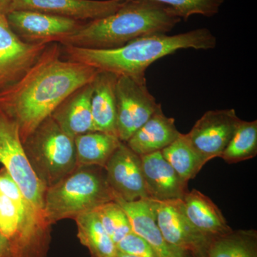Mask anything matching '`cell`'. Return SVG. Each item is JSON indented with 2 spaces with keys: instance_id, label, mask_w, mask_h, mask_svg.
Wrapping results in <instances>:
<instances>
[{
  "instance_id": "83f0119b",
  "label": "cell",
  "mask_w": 257,
  "mask_h": 257,
  "mask_svg": "<svg viewBox=\"0 0 257 257\" xmlns=\"http://www.w3.org/2000/svg\"><path fill=\"white\" fill-rule=\"evenodd\" d=\"M116 248L120 252L136 257H159L155 250L143 238L132 231L124 236L119 243Z\"/></svg>"
},
{
  "instance_id": "6da1fadb",
  "label": "cell",
  "mask_w": 257,
  "mask_h": 257,
  "mask_svg": "<svg viewBox=\"0 0 257 257\" xmlns=\"http://www.w3.org/2000/svg\"><path fill=\"white\" fill-rule=\"evenodd\" d=\"M98 72L64 60L62 45L49 44L18 82L0 91V109L16 121L23 143L67 96L92 82Z\"/></svg>"
},
{
  "instance_id": "ba28073f",
  "label": "cell",
  "mask_w": 257,
  "mask_h": 257,
  "mask_svg": "<svg viewBox=\"0 0 257 257\" xmlns=\"http://www.w3.org/2000/svg\"><path fill=\"white\" fill-rule=\"evenodd\" d=\"M116 133L123 143L136 133L160 107L147 81L118 76L116 84Z\"/></svg>"
},
{
  "instance_id": "f546056e",
  "label": "cell",
  "mask_w": 257,
  "mask_h": 257,
  "mask_svg": "<svg viewBox=\"0 0 257 257\" xmlns=\"http://www.w3.org/2000/svg\"><path fill=\"white\" fill-rule=\"evenodd\" d=\"M14 0H0V15H7L13 10Z\"/></svg>"
},
{
  "instance_id": "7c38bea8",
  "label": "cell",
  "mask_w": 257,
  "mask_h": 257,
  "mask_svg": "<svg viewBox=\"0 0 257 257\" xmlns=\"http://www.w3.org/2000/svg\"><path fill=\"white\" fill-rule=\"evenodd\" d=\"M47 45L23 41L10 28L6 15H0V91L18 82Z\"/></svg>"
},
{
  "instance_id": "30bf717a",
  "label": "cell",
  "mask_w": 257,
  "mask_h": 257,
  "mask_svg": "<svg viewBox=\"0 0 257 257\" xmlns=\"http://www.w3.org/2000/svg\"><path fill=\"white\" fill-rule=\"evenodd\" d=\"M10 28L23 41L29 44L60 43L80 28L77 21L33 10H13L6 15Z\"/></svg>"
},
{
  "instance_id": "5bb4252c",
  "label": "cell",
  "mask_w": 257,
  "mask_h": 257,
  "mask_svg": "<svg viewBox=\"0 0 257 257\" xmlns=\"http://www.w3.org/2000/svg\"><path fill=\"white\" fill-rule=\"evenodd\" d=\"M125 0H14L13 10L41 12L80 22H89L114 13Z\"/></svg>"
},
{
  "instance_id": "ac0fdd59",
  "label": "cell",
  "mask_w": 257,
  "mask_h": 257,
  "mask_svg": "<svg viewBox=\"0 0 257 257\" xmlns=\"http://www.w3.org/2000/svg\"><path fill=\"white\" fill-rule=\"evenodd\" d=\"M180 134L176 127L175 119L166 116L161 106L126 144L139 156H143L162 151Z\"/></svg>"
},
{
  "instance_id": "3957f363",
  "label": "cell",
  "mask_w": 257,
  "mask_h": 257,
  "mask_svg": "<svg viewBox=\"0 0 257 257\" xmlns=\"http://www.w3.org/2000/svg\"><path fill=\"white\" fill-rule=\"evenodd\" d=\"M181 19L173 10L150 0H125L114 13L86 22L60 42L63 46L109 50L139 37L172 31Z\"/></svg>"
},
{
  "instance_id": "7a4b0ae2",
  "label": "cell",
  "mask_w": 257,
  "mask_h": 257,
  "mask_svg": "<svg viewBox=\"0 0 257 257\" xmlns=\"http://www.w3.org/2000/svg\"><path fill=\"white\" fill-rule=\"evenodd\" d=\"M216 45V38L210 30L199 28L175 35L156 34L139 37L123 46L109 50L62 45V57L99 71L147 81V69L162 57L182 49L208 50L215 48Z\"/></svg>"
},
{
  "instance_id": "4fadbf2b",
  "label": "cell",
  "mask_w": 257,
  "mask_h": 257,
  "mask_svg": "<svg viewBox=\"0 0 257 257\" xmlns=\"http://www.w3.org/2000/svg\"><path fill=\"white\" fill-rule=\"evenodd\" d=\"M106 179L114 195V200L134 202L150 199L147 193L141 157L121 142L105 167Z\"/></svg>"
},
{
  "instance_id": "603a6c76",
  "label": "cell",
  "mask_w": 257,
  "mask_h": 257,
  "mask_svg": "<svg viewBox=\"0 0 257 257\" xmlns=\"http://www.w3.org/2000/svg\"><path fill=\"white\" fill-rule=\"evenodd\" d=\"M207 257H257V231L239 229L213 238L208 246Z\"/></svg>"
},
{
  "instance_id": "8992f818",
  "label": "cell",
  "mask_w": 257,
  "mask_h": 257,
  "mask_svg": "<svg viewBox=\"0 0 257 257\" xmlns=\"http://www.w3.org/2000/svg\"><path fill=\"white\" fill-rule=\"evenodd\" d=\"M23 143L32 170L47 188L77 168L74 138L51 116L39 124Z\"/></svg>"
},
{
  "instance_id": "4dcf8cb0",
  "label": "cell",
  "mask_w": 257,
  "mask_h": 257,
  "mask_svg": "<svg viewBox=\"0 0 257 257\" xmlns=\"http://www.w3.org/2000/svg\"><path fill=\"white\" fill-rule=\"evenodd\" d=\"M182 257H207L206 253L184 251Z\"/></svg>"
},
{
  "instance_id": "d4e9b609",
  "label": "cell",
  "mask_w": 257,
  "mask_h": 257,
  "mask_svg": "<svg viewBox=\"0 0 257 257\" xmlns=\"http://www.w3.org/2000/svg\"><path fill=\"white\" fill-rule=\"evenodd\" d=\"M257 155V121H240L231 141L221 155L226 163L251 160Z\"/></svg>"
},
{
  "instance_id": "9c48e42d",
  "label": "cell",
  "mask_w": 257,
  "mask_h": 257,
  "mask_svg": "<svg viewBox=\"0 0 257 257\" xmlns=\"http://www.w3.org/2000/svg\"><path fill=\"white\" fill-rule=\"evenodd\" d=\"M240 121L234 109L208 111L185 135L207 164L212 159L220 157L234 136Z\"/></svg>"
},
{
  "instance_id": "52a82bcc",
  "label": "cell",
  "mask_w": 257,
  "mask_h": 257,
  "mask_svg": "<svg viewBox=\"0 0 257 257\" xmlns=\"http://www.w3.org/2000/svg\"><path fill=\"white\" fill-rule=\"evenodd\" d=\"M0 164L25 197L45 215L44 199L47 187L37 178L25 155L18 124L1 109Z\"/></svg>"
},
{
  "instance_id": "9a60e30c",
  "label": "cell",
  "mask_w": 257,
  "mask_h": 257,
  "mask_svg": "<svg viewBox=\"0 0 257 257\" xmlns=\"http://www.w3.org/2000/svg\"><path fill=\"white\" fill-rule=\"evenodd\" d=\"M145 186L150 199L156 201L183 199L187 182L179 177L159 151L140 156Z\"/></svg>"
},
{
  "instance_id": "ffe728a7",
  "label": "cell",
  "mask_w": 257,
  "mask_h": 257,
  "mask_svg": "<svg viewBox=\"0 0 257 257\" xmlns=\"http://www.w3.org/2000/svg\"><path fill=\"white\" fill-rule=\"evenodd\" d=\"M182 202L191 224L207 237L213 239L232 231L220 209L210 198L197 189L188 191Z\"/></svg>"
},
{
  "instance_id": "277c9868",
  "label": "cell",
  "mask_w": 257,
  "mask_h": 257,
  "mask_svg": "<svg viewBox=\"0 0 257 257\" xmlns=\"http://www.w3.org/2000/svg\"><path fill=\"white\" fill-rule=\"evenodd\" d=\"M0 232L9 242L13 257H47L51 225L3 167L0 170Z\"/></svg>"
},
{
  "instance_id": "2e32d148",
  "label": "cell",
  "mask_w": 257,
  "mask_h": 257,
  "mask_svg": "<svg viewBox=\"0 0 257 257\" xmlns=\"http://www.w3.org/2000/svg\"><path fill=\"white\" fill-rule=\"evenodd\" d=\"M122 207L131 224L134 233L147 241L159 257H182L183 251L166 241L157 225L151 199L125 202L115 199Z\"/></svg>"
},
{
  "instance_id": "cb8c5ba5",
  "label": "cell",
  "mask_w": 257,
  "mask_h": 257,
  "mask_svg": "<svg viewBox=\"0 0 257 257\" xmlns=\"http://www.w3.org/2000/svg\"><path fill=\"white\" fill-rule=\"evenodd\" d=\"M162 155L184 182L194 179L206 165L184 134L162 150Z\"/></svg>"
},
{
  "instance_id": "5b68a950",
  "label": "cell",
  "mask_w": 257,
  "mask_h": 257,
  "mask_svg": "<svg viewBox=\"0 0 257 257\" xmlns=\"http://www.w3.org/2000/svg\"><path fill=\"white\" fill-rule=\"evenodd\" d=\"M114 199L104 168L77 167L60 182L47 188L44 199L45 219L51 226L63 219H74Z\"/></svg>"
},
{
  "instance_id": "8fae6325",
  "label": "cell",
  "mask_w": 257,
  "mask_h": 257,
  "mask_svg": "<svg viewBox=\"0 0 257 257\" xmlns=\"http://www.w3.org/2000/svg\"><path fill=\"white\" fill-rule=\"evenodd\" d=\"M152 201L157 225L169 244L183 251L206 253L212 239L191 224L184 213L182 199Z\"/></svg>"
},
{
  "instance_id": "d6986e66",
  "label": "cell",
  "mask_w": 257,
  "mask_h": 257,
  "mask_svg": "<svg viewBox=\"0 0 257 257\" xmlns=\"http://www.w3.org/2000/svg\"><path fill=\"white\" fill-rule=\"evenodd\" d=\"M118 76L111 72L99 71L92 82L91 110L94 131L116 133V84Z\"/></svg>"
},
{
  "instance_id": "7402d4cb",
  "label": "cell",
  "mask_w": 257,
  "mask_h": 257,
  "mask_svg": "<svg viewBox=\"0 0 257 257\" xmlns=\"http://www.w3.org/2000/svg\"><path fill=\"white\" fill-rule=\"evenodd\" d=\"M79 241L89 249L91 257H114L116 244L108 235L94 211L84 213L74 219Z\"/></svg>"
},
{
  "instance_id": "1f68e13d",
  "label": "cell",
  "mask_w": 257,
  "mask_h": 257,
  "mask_svg": "<svg viewBox=\"0 0 257 257\" xmlns=\"http://www.w3.org/2000/svg\"><path fill=\"white\" fill-rule=\"evenodd\" d=\"M114 257H136L134 256H131V255L126 254V253L120 252V251H118L117 253H116V256Z\"/></svg>"
},
{
  "instance_id": "f1b7e54d",
  "label": "cell",
  "mask_w": 257,
  "mask_h": 257,
  "mask_svg": "<svg viewBox=\"0 0 257 257\" xmlns=\"http://www.w3.org/2000/svg\"><path fill=\"white\" fill-rule=\"evenodd\" d=\"M0 257H13L9 242L0 232Z\"/></svg>"
},
{
  "instance_id": "4316f807",
  "label": "cell",
  "mask_w": 257,
  "mask_h": 257,
  "mask_svg": "<svg viewBox=\"0 0 257 257\" xmlns=\"http://www.w3.org/2000/svg\"><path fill=\"white\" fill-rule=\"evenodd\" d=\"M173 10L177 17L187 20L194 15L210 18L219 13L225 0H150Z\"/></svg>"
},
{
  "instance_id": "44dd1931",
  "label": "cell",
  "mask_w": 257,
  "mask_h": 257,
  "mask_svg": "<svg viewBox=\"0 0 257 257\" xmlns=\"http://www.w3.org/2000/svg\"><path fill=\"white\" fill-rule=\"evenodd\" d=\"M121 143L117 136L101 132L78 135L74 138L77 167L97 166L104 168Z\"/></svg>"
},
{
  "instance_id": "e0dca14e",
  "label": "cell",
  "mask_w": 257,
  "mask_h": 257,
  "mask_svg": "<svg viewBox=\"0 0 257 257\" xmlns=\"http://www.w3.org/2000/svg\"><path fill=\"white\" fill-rule=\"evenodd\" d=\"M92 82L84 84L65 98L51 114L66 133L76 138L94 132L91 110Z\"/></svg>"
},
{
  "instance_id": "484cf974",
  "label": "cell",
  "mask_w": 257,
  "mask_h": 257,
  "mask_svg": "<svg viewBox=\"0 0 257 257\" xmlns=\"http://www.w3.org/2000/svg\"><path fill=\"white\" fill-rule=\"evenodd\" d=\"M93 211L115 244L133 231L126 212L115 201L101 204Z\"/></svg>"
}]
</instances>
